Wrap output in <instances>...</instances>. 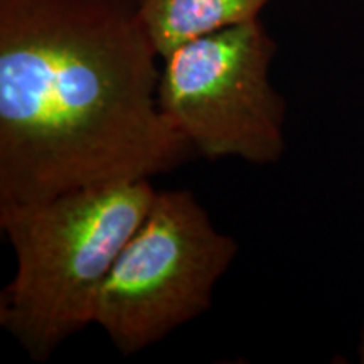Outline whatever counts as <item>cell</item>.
Here are the masks:
<instances>
[{
  "mask_svg": "<svg viewBox=\"0 0 364 364\" xmlns=\"http://www.w3.org/2000/svg\"><path fill=\"white\" fill-rule=\"evenodd\" d=\"M159 61L139 0H0V204L188 161Z\"/></svg>",
  "mask_w": 364,
  "mask_h": 364,
  "instance_id": "obj_1",
  "label": "cell"
},
{
  "mask_svg": "<svg viewBox=\"0 0 364 364\" xmlns=\"http://www.w3.org/2000/svg\"><path fill=\"white\" fill-rule=\"evenodd\" d=\"M150 179L88 186L48 199L0 204L16 275L0 292V326L43 363L95 324L100 290L147 216Z\"/></svg>",
  "mask_w": 364,
  "mask_h": 364,
  "instance_id": "obj_2",
  "label": "cell"
},
{
  "mask_svg": "<svg viewBox=\"0 0 364 364\" xmlns=\"http://www.w3.org/2000/svg\"><path fill=\"white\" fill-rule=\"evenodd\" d=\"M238 252L191 191H157L100 290L95 324L125 356L161 343L211 307Z\"/></svg>",
  "mask_w": 364,
  "mask_h": 364,
  "instance_id": "obj_3",
  "label": "cell"
},
{
  "mask_svg": "<svg viewBox=\"0 0 364 364\" xmlns=\"http://www.w3.org/2000/svg\"><path fill=\"white\" fill-rule=\"evenodd\" d=\"M277 44L260 19L225 27L162 58L159 107L194 152L255 166L285 150V100L270 83Z\"/></svg>",
  "mask_w": 364,
  "mask_h": 364,
  "instance_id": "obj_4",
  "label": "cell"
},
{
  "mask_svg": "<svg viewBox=\"0 0 364 364\" xmlns=\"http://www.w3.org/2000/svg\"><path fill=\"white\" fill-rule=\"evenodd\" d=\"M272 0H139L161 58L181 44L225 27L260 19Z\"/></svg>",
  "mask_w": 364,
  "mask_h": 364,
  "instance_id": "obj_5",
  "label": "cell"
},
{
  "mask_svg": "<svg viewBox=\"0 0 364 364\" xmlns=\"http://www.w3.org/2000/svg\"><path fill=\"white\" fill-rule=\"evenodd\" d=\"M359 361L364 363V327H363V332H361V341H359Z\"/></svg>",
  "mask_w": 364,
  "mask_h": 364,
  "instance_id": "obj_6",
  "label": "cell"
}]
</instances>
